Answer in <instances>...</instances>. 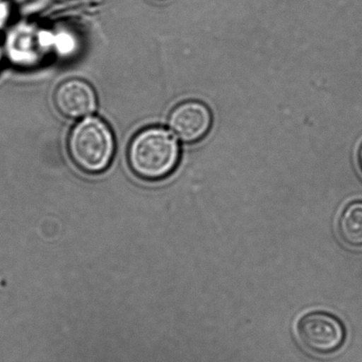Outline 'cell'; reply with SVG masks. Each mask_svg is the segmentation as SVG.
<instances>
[{"instance_id": "cell-1", "label": "cell", "mask_w": 362, "mask_h": 362, "mask_svg": "<svg viewBox=\"0 0 362 362\" xmlns=\"http://www.w3.org/2000/svg\"><path fill=\"white\" fill-rule=\"evenodd\" d=\"M181 149L170 132L161 127L142 129L129 143L128 163L136 177L158 181L173 173Z\"/></svg>"}, {"instance_id": "cell-2", "label": "cell", "mask_w": 362, "mask_h": 362, "mask_svg": "<svg viewBox=\"0 0 362 362\" xmlns=\"http://www.w3.org/2000/svg\"><path fill=\"white\" fill-rule=\"evenodd\" d=\"M70 158L80 170L100 174L110 165L115 153V140L110 127L96 116L77 122L68 140Z\"/></svg>"}, {"instance_id": "cell-3", "label": "cell", "mask_w": 362, "mask_h": 362, "mask_svg": "<svg viewBox=\"0 0 362 362\" xmlns=\"http://www.w3.org/2000/svg\"><path fill=\"white\" fill-rule=\"evenodd\" d=\"M298 339L310 353L327 355L335 353L346 340V328L335 315L315 311L302 316L297 325Z\"/></svg>"}, {"instance_id": "cell-4", "label": "cell", "mask_w": 362, "mask_h": 362, "mask_svg": "<svg viewBox=\"0 0 362 362\" xmlns=\"http://www.w3.org/2000/svg\"><path fill=\"white\" fill-rule=\"evenodd\" d=\"M214 124L213 112L203 101L191 100L175 107L168 117L172 133L185 144H195L206 138Z\"/></svg>"}, {"instance_id": "cell-5", "label": "cell", "mask_w": 362, "mask_h": 362, "mask_svg": "<svg viewBox=\"0 0 362 362\" xmlns=\"http://www.w3.org/2000/svg\"><path fill=\"white\" fill-rule=\"evenodd\" d=\"M56 108L70 119L86 118L96 110L98 98L86 81L71 78L59 84L54 93Z\"/></svg>"}, {"instance_id": "cell-6", "label": "cell", "mask_w": 362, "mask_h": 362, "mask_svg": "<svg viewBox=\"0 0 362 362\" xmlns=\"http://www.w3.org/2000/svg\"><path fill=\"white\" fill-rule=\"evenodd\" d=\"M341 240L351 247H362V202H351L344 207L337 224Z\"/></svg>"}, {"instance_id": "cell-7", "label": "cell", "mask_w": 362, "mask_h": 362, "mask_svg": "<svg viewBox=\"0 0 362 362\" xmlns=\"http://www.w3.org/2000/svg\"><path fill=\"white\" fill-rule=\"evenodd\" d=\"M10 13L8 2L6 0H0V30L5 26L8 22Z\"/></svg>"}, {"instance_id": "cell-8", "label": "cell", "mask_w": 362, "mask_h": 362, "mask_svg": "<svg viewBox=\"0 0 362 362\" xmlns=\"http://www.w3.org/2000/svg\"><path fill=\"white\" fill-rule=\"evenodd\" d=\"M358 167H360L361 170L362 172V144L360 146V149H358Z\"/></svg>"}, {"instance_id": "cell-9", "label": "cell", "mask_w": 362, "mask_h": 362, "mask_svg": "<svg viewBox=\"0 0 362 362\" xmlns=\"http://www.w3.org/2000/svg\"><path fill=\"white\" fill-rule=\"evenodd\" d=\"M2 58H3V51H2L1 47H0V64H1Z\"/></svg>"}, {"instance_id": "cell-10", "label": "cell", "mask_w": 362, "mask_h": 362, "mask_svg": "<svg viewBox=\"0 0 362 362\" xmlns=\"http://www.w3.org/2000/svg\"></svg>"}]
</instances>
